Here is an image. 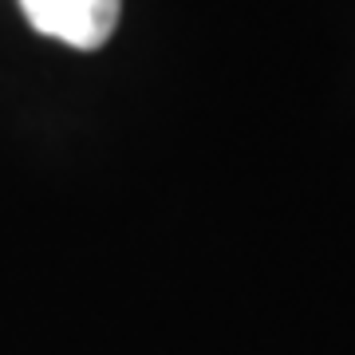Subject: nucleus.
<instances>
[{
	"label": "nucleus",
	"instance_id": "nucleus-1",
	"mask_svg": "<svg viewBox=\"0 0 355 355\" xmlns=\"http://www.w3.org/2000/svg\"><path fill=\"white\" fill-rule=\"evenodd\" d=\"M123 0H20L28 24L40 36L64 40L79 51H95L111 40Z\"/></svg>",
	"mask_w": 355,
	"mask_h": 355
}]
</instances>
